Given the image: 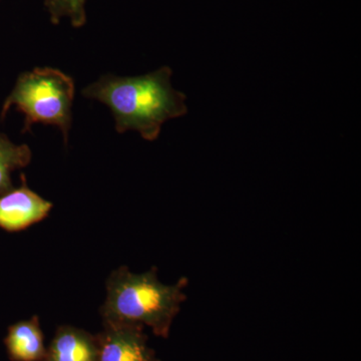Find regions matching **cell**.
<instances>
[{"label": "cell", "mask_w": 361, "mask_h": 361, "mask_svg": "<svg viewBox=\"0 0 361 361\" xmlns=\"http://www.w3.org/2000/svg\"><path fill=\"white\" fill-rule=\"evenodd\" d=\"M32 149L26 144L18 145L0 133V196L14 189L11 175L27 167L32 161Z\"/></svg>", "instance_id": "ba28073f"}, {"label": "cell", "mask_w": 361, "mask_h": 361, "mask_svg": "<svg viewBox=\"0 0 361 361\" xmlns=\"http://www.w3.org/2000/svg\"><path fill=\"white\" fill-rule=\"evenodd\" d=\"M21 185L0 196V228L7 232H18L44 220L52 209L51 202L32 191L25 176Z\"/></svg>", "instance_id": "5b68a950"}, {"label": "cell", "mask_w": 361, "mask_h": 361, "mask_svg": "<svg viewBox=\"0 0 361 361\" xmlns=\"http://www.w3.org/2000/svg\"><path fill=\"white\" fill-rule=\"evenodd\" d=\"M85 4L87 0H44L51 23L59 25L66 18L75 28L82 27L87 23Z\"/></svg>", "instance_id": "9c48e42d"}, {"label": "cell", "mask_w": 361, "mask_h": 361, "mask_svg": "<svg viewBox=\"0 0 361 361\" xmlns=\"http://www.w3.org/2000/svg\"><path fill=\"white\" fill-rule=\"evenodd\" d=\"M97 334V361H161L149 348L141 324L103 322Z\"/></svg>", "instance_id": "277c9868"}, {"label": "cell", "mask_w": 361, "mask_h": 361, "mask_svg": "<svg viewBox=\"0 0 361 361\" xmlns=\"http://www.w3.org/2000/svg\"><path fill=\"white\" fill-rule=\"evenodd\" d=\"M167 66L139 77L102 75L82 94L108 106L118 134L135 130L146 141L158 139L164 123L187 115L186 94L172 85Z\"/></svg>", "instance_id": "6da1fadb"}, {"label": "cell", "mask_w": 361, "mask_h": 361, "mask_svg": "<svg viewBox=\"0 0 361 361\" xmlns=\"http://www.w3.org/2000/svg\"><path fill=\"white\" fill-rule=\"evenodd\" d=\"M97 336L87 330L63 325L56 329L42 361H97Z\"/></svg>", "instance_id": "8992f818"}, {"label": "cell", "mask_w": 361, "mask_h": 361, "mask_svg": "<svg viewBox=\"0 0 361 361\" xmlns=\"http://www.w3.org/2000/svg\"><path fill=\"white\" fill-rule=\"evenodd\" d=\"M75 85L73 78L54 68H35L21 73L7 96L0 111L6 118L13 106L25 116L23 132L35 123L54 126L61 130L63 142L68 144Z\"/></svg>", "instance_id": "3957f363"}, {"label": "cell", "mask_w": 361, "mask_h": 361, "mask_svg": "<svg viewBox=\"0 0 361 361\" xmlns=\"http://www.w3.org/2000/svg\"><path fill=\"white\" fill-rule=\"evenodd\" d=\"M4 344L11 361H42L47 346L39 316L33 315L30 319L9 326Z\"/></svg>", "instance_id": "52a82bcc"}, {"label": "cell", "mask_w": 361, "mask_h": 361, "mask_svg": "<svg viewBox=\"0 0 361 361\" xmlns=\"http://www.w3.org/2000/svg\"><path fill=\"white\" fill-rule=\"evenodd\" d=\"M187 277L175 284L161 283L158 268L132 272L127 266L113 271L106 282V296L101 307L103 322L149 326L156 336L168 338L176 316L187 300Z\"/></svg>", "instance_id": "7a4b0ae2"}]
</instances>
